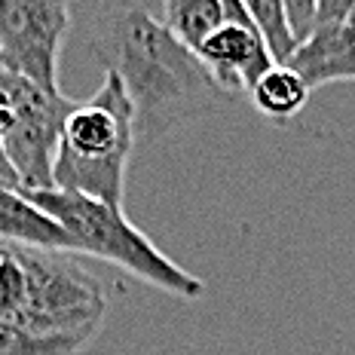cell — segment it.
Returning <instances> with one entry per match:
<instances>
[{
    "label": "cell",
    "mask_w": 355,
    "mask_h": 355,
    "mask_svg": "<svg viewBox=\"0 0 355 355\" xmlns=\"http://www.w3.org/2000/svg\"><path fill=\"white\" fill-rule=\"evenodd\" d=\"M40 211L62 224L77 242V251L120 266L129 276L159 288L181 300H199L205 282L166 257L147 236L123 214V209L89 196L62 193V190H21Z\"/></svg>",
    "instance_id": "obj_3"
},
{
    "label": "cell",
    "mask_w": 355,
    "mask_h": 355,
    "mask_svg": "<svg viewBox=\"0 0 355 355\" xmlns=\"http://www.w3.org/2000/svg\"><path fill=\"white\" fill-rule=\"evenodd\" d=\"M89 340L77 337H37L16 324H0V355H77Z\"/></svg>",
    "instance_id": "obj_12"
},
{
    "label": "cell",
    "mask_w": 355,
    "mask_h": 355,
    "mask_svg": "<svg viewBox=\"0 0 355 355\" xmlns=\"http://www.w3.org/2000/svg\"><path fill=\"white\" fill-rule=\"evenodd\" d=\"M73 98L49 92L0 58V107L6 110L3 153L21 190H53V166Z\"/></svg>",
    "instance_id": "obj_5"
},
{
    "label": "cell",
    "mask_w": 355,
    "mask_h": 355,
    "mask_svg": "<svg viewBox=\"0 0 355 355\" xmlns=\"http://www.w3.org/2000/svg\"><path fill=\"white\" fill-rule=\"evenodd\" d=\"M251 105L272 123H288L306 107L313 89L291 64H272L270 71L248 89Z\"/></svg>",
    "instance_id": "obj_9"
},
{
    "label": "cell",
    "mask_w": 355,
    "mask_h": 355,
    "mask_svg": "<svg viewBox=\"0 0 355 355\" xmlns=\"http://www.w3.org/2000/svg\"><path fill=\"white\" fill-rule=\"evenodd\" d=\"M89 49L105 73L123 80L135 105V144H157L227 98L199 55L141 0H98Z\"/></svg>",
    "instance_id": "obj_1"
},
{
    "label": "cell",
    "mask_w": 355,
    "mask_h": 355,
    "mask_svg": "<svg viewBox=\"0 0 355 355\" xmlns=\"http://www.w3.org/2000/svg\"><path fill=\"white\" fill-rule=\"evenodd\" d=\"M71 28V0H0V58L49 92L58 89V53Z\"/></svg>",
    "instance_id": "obj_6"
},
{
    "label": "cell",
    "mask_w": 355,
    "mask_h": 355,
    "mask_svg": "<svg viewBox=\"0 0 355 355\" xmlns=\"http://www.w3.org/2000/svg\"><path fill=\"white\" fill-rule=\"evenodd\" d=\"M162 21L196 53L199 43L224 25V6L220 0H162Z\"/></svg>",
    "instance_id": "obj_10"
},
{
    "label": "cell",
    "mask_w": 355,
    "mask_h": 355,
    "mask_svg": "<svg viewBox=\"0 0 355 355\" xmlns=\"http://www.w3.org/2000/svg\"><path fill=\"white\" fill-rule=\"evenodd\" d=\"M352 12H355V0H315V28L349 25Z\"/></svg>",
    "instance_id": "obj_15"
},
{
    "label": "cell",
    "mask_w": 355,
    "mask_h": 355,
    "mask_svg": "<svg viewBox=\"0 0 355 355\" xmlns=\"http://www.w3.org/2000/svg\"><path fill=\"white\" fill-rule=\"evenodd\" d=\"M135 105L116 73L92 98L71 107L53 166V190L98 199L123 209L125 168L135 150Z\"/></svg>",
    "instance_id": "obj_2"
},
{
    "label": "cell",
    "mask_w": 355,
    "mask_h": 355,
    "mask_svg": "<svg viewBox=\"0 0 355 355\" xmlns=\"http://www.w3.org/2000/svg\"><path fill=\"white\" fill-rule=\"evenodd\" d=\"M0 324H3V319H0Z\"/></svg>",
    "instance_id": "obj_18"
},
{
    "label": "cell",
    "mask_w": 355,
    "mask_h": 355,
    "mask_svg": "<svg viewBox=\"0 0 355 355\" xmlns=\"http://www.w3.org/2000/svg\"><path fill=\"white\" fill-rule=\"evenodd\" d=\"M25 266V306L12 322L37 337H77L92 340L107 315L105 288L83 272L62 251L16 245Z\"/></svg>",
    "instance_id": "obj_4"
},
{
    "label": "cell",
    "mask_w": 355,
    "mask_h": 355,
    "mask_svg": "<svg viewBox=\"0 0 355 355\" xmlns=\"http://www.w3.org/2000/svg\"><path fill=\"white\" fill-rule=\"evenodd\" d=\"M248 10V16L254 19L257 31L263 34L266 46H270L276 64H288V58L294 55L297 49V40H294L291 28H288V19H285V6L282 0H242Z\"/></svg>",
    "instance_id": "obj_11"
},
{
    "label": "cell",
    "mask_w": 355,
    "mask_h": 355,
    "mask_svg": "<svg viewBox=\"0 0 355 355\" xmlns=\"http://www.w3.org/2000/svg\"><path fill=\"white\" fill-rule=\"evenodd\" d=\"M282 6L294 40L303 43L315 31V0H282Z\"/></svg>",
    "instance_id": "obj_14"
},
{
    "label": "cell",
    "mask_w": 355,
    "mask_h": 355,
    "mask_svg": "<svg viewBox=\"0 0 355 355\" xmlns=\"http://www.w3.org/2000/svg\"><path fill=\"white\" fill-rule=\"evenodd\" d=\"M196 55L224 95L248 92L276 64L263 34L257 28L233 25V21H224L218 31L205 37Z\"/></svg>",
    "instance_id": "obj_7"
},
{
    "label": "cell",
    "mask_w": 355,
    "mask_h": 355,
    "mask_svg": "<svg viewBox=\"0 0 355 355\" xmlns=\"http://www.w3.org/2000/svg\"><path fill=\"white\" fill-rule=\"evenodd\" d=\"M337 80H355V46H349L334 64H331L328 71H324L322 86L324 83H337Z\"/></svg>",
    "instance_id": "obj_16"
},
{
    "label": "cell",
    "mask_w": 355,
    "mask_h": 355,
    "mask_svg": "<svg viewBox=\"0 0 355 355\" xmlns=\"http://www.w3.org/2000/svg\"><path fill=\"white\" fill-rule=\"evenodd\" d=\"M25 266L19 261L16 245L0 248V319L12 322L25 306Z\"/></svg>",
    "instance_id": "obj_13"
},
{
    "label": "cell",
    "mask_w": 355,
    "mask_h": 355,
    "mask_svg": "<svg viewBox=\"0 0 355 355\" xmlns=\"http://www.w3.org/2000/svg\"><path fill=\"white\" fill-rule=\"evenodd\" d=\"M0 239L6 245H25L43 251H77V242L62 224L40 211L21 190L0 184Z\"/></svg>",
    "instance_id": "obj_8"
},
{
    "label": "cell",
    "mask_w": 355,
    "mask_h": 355,
    "mask_svg": "<svg viewBox=\"0 0 355 355\" xmlns=\"http://www.w3.org/2000/svg\"><path fill=\"white\" fill-rule=\"evenodd\" d=\"M349 28H352V31H355V12H352V19H349Z\"/></svg>",
    "instance_id": "obj_17"
}]
</instances>
